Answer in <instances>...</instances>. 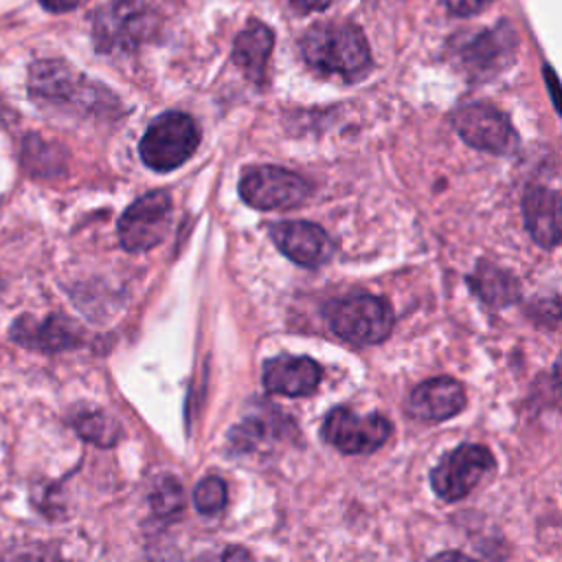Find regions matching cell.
Instances as JSON below:
<instances>
[{
    "instance_id": "cell-2",
    "label": "cell",
    "mask_w": 562,
    "mask_h": 562,
    "mask_svg": "<svg viewBox=\"0 0 562 562\" xmlns=\"http://www.w3.org/2000/svg\"><path fill=\"white\" fill-rule=\"evenodd\" d=\"M29 90L46 105L75 112H112L116 105V99L103 86L88 81L83 75L57 59L37 61L31 66Z\"/></svg>"
},
{
    "instance_id": "cell-15",
    "label": "cell",
    "mask_w": 562,
    "mask_h": 562,
    "mask_svg": "<svg viewBox=\"0 0 562 562\" xmlns=\"http://www.w3.org/2000/svg\"><path fill=\"white\" fill-rule=\"evenodd\" d=\"M321 382V367L312 358L277 356L263 364V386L270 393L301 397Z\"/></svg>"
},
{
    "instance_id": "cell-24",
    "label": "cell",
    "mask_w": 562,
    "mask_h": 562,
    "mask_svg": "<svg viewBox=\"0 0 562 562\" xmlns=\"http://www.w3.org/2000/svg\"><path fill=\"white\" fill-rule=\"evenodd\" d=\"M40 2H42L44 9L55 11V13H59V11H70V9H75V7L79 4V0H40Z\"/></svg>"
},
{
    "instance_id": "cell-22",
    "label": "cell",
    "mask_w": 562,
    "mask_h": 562,
    "mask_svg": "<svg viewBox=\"0 0 562 562\" xmlns=\"http://www.w3.org/2000/svg\"><path fill=\"white\" fill-rule=\"evenodd\" d=\"M492 0H443V4L448 7V11L452 15H459V18H468V15H474L479 11H483Z\"/></svg>"
},
{
    "instance_id": "cell-21",
    "label": "cell",
    "mask_w": 562,
    "mask_h": 562,
    "mask_svg": "<svg viewBox=\"0 0 562 562\" xmlns=\"http://www.w3.org/2000/svg\"><path fill=\"white\" fill-rule=\"evenodd\" d=\"M193 503L206 516L217 514L226 505V483L220 476H206L198 483L193 492Z\"/></svg>"
},
{
    "instance_id": "cell-8",
    "label": "cell",
    "mask_w": 562,
    "mask_h": 562,
    "mask_svg": "<svg viewBox=\"0 0 562 562\" xmlns=\"http://www.w3.org/2000/svg\"><path fill=\"white\" fill-rule=\"evenodd\" d=\"M494 468V457L485 446L463 443L448 452L430 472V485L443 501L468 496Z\"/></svg>"
},
{
    "instance_id": "cell-16",
    "label": "cell",
    "mask_w": 562,
    "mask_h": 562,
    "mask_svg": "<svg viewBox=\"0 0 562 562\" xmlns=\"http://www.w3.org/2000/svg\"><path fill=\"white\" fill-rule=\"evenodd\" d=\"M11 338L29 349L53 353L75 347L79 342V331L64 316H48L46 321H33L31 316H24L13 323Z\"/></svg>"
},
{
    "instance_id": "cell-19",
    "label": "cell",
    "mask_w": 562,
    "mask_h": 562,
    "mask_svg": "<svg viewBox=\"0 0 562 562\" xmlns=\"http://www.w3.org/2000/svg\"><path fill=\"white\" fill-rule=\"evenodd\" d=\"M75 430L97 443V446H112L119 437V424L116 419L103 415V413H81L75 422H72Z\"/></svg>"
},
{
    "instance_id": "cell-3",
    "label": "cell",
    "mask_w": 562,
    "mask_h": 562,
    "mask_svg": "<svg viewBox=\"0 0 562 562\" xmlns=\"http://www.w3.org/2000/svg\"><path fill=\"white\" fill-rule=\"evenodd\" d=\"M200 145L195 121L184 112H165L145 130L138 151L154 171H171L180 167Z\"/></svg>"
},
{
    "instance_id": "cell-4",
    "label": "cell",
    "mask_w": 562,
    "mask_h": 562,
    "mask_svg": "<svg viewBox=\"0 0 562 562\" xmlns=\"http://www.w3.org/2000/svg\"><path fill=\"white\" fill-rule=\"evenodd\" d=\"M154 31V13L136 0L110 2L92 20V40L99 53H132Z\"/></svg>"
},
{
    "instance_id": "cell-18",
    "label": "cell",
    "mask_w": 562,
    "mask_h": 562,
    "mask_svg": "<svg viewBox=\"0 0 562 562\" xmlns=\"http://www.w3.org/2000/svg\"><path fill=\"white\" fill-rule=\"evenodd\" d=\"M472 290L487 303V305H507L512 301H516L518 296V283L516 279L490 263H481L476 268V272L470 277Z\"/></svg>"
},
{
    "instance_id": "cell-6",
    "label": "cell",
    "mask_w": 562,
    "mask_h": 562,
    "mask_svg": "<svg viewBox=\"0 0 562 562\" xmlns=\"http://www.w3.org/2000/svg\"><path fill=\"white\" fill-rule=\"evenodd\" d=\"M173 202L167 191H151L132 202L119 217V241L125 250L143 252L160 244L169 231Z\"/></svg>"
},
{
    "instance_id": "cell-5",
    "label": "cell",
    "mask_w": 562,
    "mask_h": 562,
    "mask_svg": "<svg viewBox=\"0 0 562 562\" xmlns=\"http://www.w3.org/2000/svg\"><path fill=\"white\" fill-rule=\"evenodd\" d=\"M327 321L336 336L351 345L382 342L395 323L393 310L384 299L360 294L327 305Z\"/></svg>"
},
{
    "instance_id": "cell-14",
    "label": "cell",
    "mask_w": 562,
    "mask_h": 562,
    "mask_svg": "<svg viewBox=\"0 0 562 562\" xmlns=\"http://www.w3.org/2000/svg\"><path fill=\"white\" fill-rule=\"evenodd\" d=\"M465 404L463 384L454 378H432L413 389L408 397V413L417 419L443 422L457 415Z\"/></svg>"
},
{
    "instance_id": "cell-9",
    "label": "cell",
    "mask_w": 562,
    "mask_h": 562,
    "mask_svg": "<svg viewBox=\"0 0 562 562\" xmlns=\"http://www.w3.org/2000/svg\"><path fill=\"white\" fill-rule=\"evenodd\" d=\"M391 430V422L384 415H358L345 406L329 411L323 424L325 441L345 454H369L378 450L382 443H386Z\"/></svg>"
},
{
    "instance_id": "cell-1",
    "label": "cell",
    "mask_w": 562,
    "mask_h": 562,
    "mask_svg": "<svg viewBox=\"0 0 562 562\" xmlns=\"http://www.w3.org/2000/svg\"><path fill=\"white\" fill-rule=\"evenodd\" d=\"M301 55L321 75L360 79L371 66L364 33L351 22L314 24L301 40Z\"/></svg>"
},
{
    "instance_id": "cell-12",
    "label": "cell",
    "mask_w": 562,
    "mask_h": 562,
    "mask_svg": "<svg viewBox=\"0 0 562 562\" xmlns=\"http://www.w3.org/2000/svg\"><path fill=\"white\" fill-rule=\"evenodd\" d=\"M270 237L288 259L307 268L325 263L334 252L329 235L314 222H277L270 226Z\"/></svg>"
},
{
    "instance_id": "cell-17",
    "label": "cell",
    "mask_w": 562,
    "mask_h": 562,
    "mask_svg": "<svg viewBox=\"0 0 562 562\" xmlns=\"http://www.w3.org/2000/svg\"><path fill=\"white\" fill-rule=\"evenodd\" d=\"M272 31L263 22L252 20L233 44V61L252 83H261L266 79V66L272 53Z\"/></svg>"
},
{
    "instance_id": "cell-13",
    "label": "cell",
    "mask_w": 562,
    "mask_h": 562,
    "mask_svg": "<svg viewBox=\"0 0 562 562\" xmlns=\"http://www.w3.org/2000/svg\"><path fill=\"white\" fill-rule=\"evenodd\" d=\"M522 217L531 239L544 248L562 246V195L547 187H529L522 195Z\"/></svg>"
},
{
    "instance_id": "cell-20",
    "label": "cell",
    "mask_w": 562,
    "mask_h": 562,
    "mask_svg": "<svg viewBox=\"0 0 562 562\" xmlns=\"http://www.w3.org/2000/svg\"><path fill=\"white\" fill-rule=\"evenodd\" d=\"M184 496H182V487L173 476H165L156 483L154 492H151V507L158 516L169 518L176 516L182 509Z\"/></svg>"
},
{
    "instance_id": "cell-23",
    "label": "cell",
    "mask_w": 562,
    "mask_h": 562,
    "mask_svg": "<svg viewBox=\"0 0 562 562\" xmlns=\"http://www.w3.org/2000/svg\"><path fill=\"white\" fill-rule=\"evenodd\" d=\"M294 9H299L301 13H310V11H321L327 9L331 4V0H290Z\"/></svg>"
},
{
    "instance_id": "cell-10",
    "label": "cell",
    "mask_w": 562,
    "mask_h": 562,
    "mask_svg": "<svg viewBox=\"0 0 562 562\" xmlns=\"http://www.w3.org/2000/svg\"><path fill=\"white\" fill-rule=\"evenodd\" d=\"M457 134L472 147L507 154L516 147V134L509 119L487 103H468L452 116Z\"/></svg>"
},
{
    "instance_id": "cell-7",
    "label": "cell",
    "mask_w": 562,
    "mask_h": 562,
    "mask_svg": "<svg viewBox=\"0 0 562 562\" xmlns=\"http://www.w3.org/2000/svg\"><path fill=\"white\" fill-rule=\"evenodd\" d=\"M239 193L246 204L259 211H279L305 202L310 195V184L294 171L274 165H261L244 173Z\"/></svg>"
},
{
    "instance_id": "cell-11",
    "label": "cell",
    "mask_w": 562,
    "mask_h": 562,
    "mask_svg": "<svg viewBox=\"0 0 562 562\" xmlns=\"http://www.w3.org/2000/svg\"><path fill=\"white\" fill-rule=\"evenodd\" d=\"M518 37L512 24L501 22L487 31L476 33L459 48L461 66L474 77H490L512 64Z\"/></svg>"
}]
</instances>
